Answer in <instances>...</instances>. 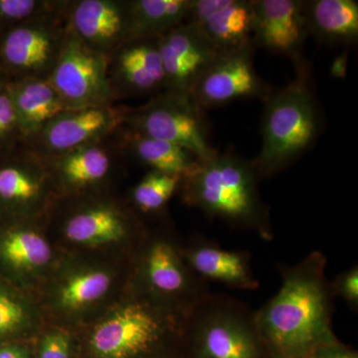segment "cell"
<instances>
[{"label":"cell","instance_id":"cell-1","mask_svg":"<svg viewBox=\"0 0 358 358\" xmlns=\"http://www.w3.org/2000/svg\"><path fill=\"white\" fill-rule=\"evenodd\" d=\"M326 266L324 256L313 252L281 268V288L254 313L273 358H312L320 348L338 341L331 329L334 296Z\"/></svg>","mask_w":358,"mask_h":358},{"label":"cell","instance_id":"cell-2","mask_svg":"<svg viewBox=\"0 0 358 358\" xmlns=\"http://www.w3.org/2000/svg\"><path fill=\"white\" fill-rule=\"evenodd\" d=\"M296 76L264 101L262 145L251 160L259 179L288 169L317 143L324 117L313 82L310 63L294 68Z\"/></svg>","mask_w":358,"mask_h":358},{"label":"cell","instance_id":"cell-3","mask_svg":"<svg viewBox=\"0 0 358 358\" xmlns=\"http://www.w3.org/2000/svg\"><path fill=\"white\" fill-rule=\"evenodd\" d=\"M259 180L252 162L218 152L183 178L180 187L185 203L208 217L272 240L270 211L261 197Z\"/></svg>","mask_w":358,"mask_h":358},{"label":"cell","instance_id":"cell-4","mask_svg":"<svg viewBox=\"0 0 358 358\" xmlns=\"http://www.w3.org/2000/svg\"><path fill=\"white\" fill-rule=\"evenodd\" d=\"M186 317L195 358H265L267 345L242 303L208 294Z\"/></svg>","mask_w":358,"mask_h":358},{"label":"cell","instance_id":"cell-5","mask_svg":"<svg viewBox=\"0 0 358 358\" xmlns=\"http://www.w3.org/2000/svg\"><path fill=\"white\" fill-rule=\"evenodd\" d=\"M70 2L0 33V71L10 78L48 79L60 55Z\"/></svg>","mask_w":358,"mask_h":358},{"label":"cell","instance_id":"cell-6","mask_svg":"<svg viewBox=\"0 0 358 358\" xmlns=\"http://www.w3.org/2000/svg\"><path fill=\"white\" fill-rule=\"evenodd\" d=\"M124 124L133 131L185 148L201 162L218 152L211 143L205 110L190 95L162 91L143 107L129 110Z\"/></svg>","mask_w":358,"mask_h":358},{"label":"cell","instance_id":"cell-7","mask_svg":"<svg viewBox=\"0 0 358 358\" xmlns=\"http://www.w3.org/2000/svg\"><path fill=\"white\" fill-rule=\"evenodd\" d=\"M109 66V56L90 48L67 24L60 55L48 81L57 92L65 110L112 106L115 95Z\"/></svg>","mask_w":358,"mask_h":358},{"label":"cell","instance_id":"cell-8","mask_svg":"<svg viewBox=\"0 0 358 358\" xmlns=\"http://www.w3.org/2000/svg\"><path fill=\"white\" fill-rule=\"evenodd\" d=\"M159 306L133 301L117 308L94 329L90 348L95 358H138L164 338L173 322Z\"/></svg>","mask_w":358,"mask_h":358},{"label":"cell","instance_id":"cell-9","mask_svg":"<svg viewBox=\"0 0 358 358\" xmlns=\"http://www.w3.org/2000/svg\"><path fill=\"white\" fill-rule=\"evenodd\" d=\"M254 45L218 54L192 92L193 101L206 110L240 100L264 101L273 88L254 65Z\"/></svg>","mask_w":358,"mask_h":358},{"label":"cell","instance_id":"cell-10","mask_svg":"<svg viewBox=\"0 0 358 358\" xmlns=\"http://www.w3.org/2000/svg\"><path fill=\"white\" fill-rule=\"evenodd\" d=\"M253 8L255 49L284 56L294 68L306 64L303 46L310 34L303 0H253Z\"/></svg>","mask_w":358,"mask_h":358},{"label":"cell","instance_id":"cell-11","mask_svg":"<svg viewBox=\"0 0 358 358\" xmlns=\"http://www.w3.org/2000/svg\"><path fill=\"white\" fill-rule=\"evenodd\" d=\"M143 277L152 296L185 305L187 313L207 294L204 284L173 242L157 238L143 254Z\"/></svg>","mask_w":358,"mask_h":358},{"label":"cell","instance_id":"cell-12","mask_svg":"<svg viewBox=\"0 0 358 358\" xmlns=\"http://www.w3.org/2000/svg\"><path fill=\"white\" fill-rule=\"evenodd\" d=\"M128 112L113 106L65 110L47 122L32 138L38 141L47 157H57L75 148L100 143L124 124Z\"/></svg>","mask_w":358,"mask_h":358},{"label":"cell","instance_id":"cell-13","mask_svg":"<svg viewBox=\"0 0 358 358\" xmlns=\"http://www.w3.org/2000/svg\"><path fill=\"white\" fill-rule=\"evenodd\" d=\"M164 66V91L192 96L195 85L218 53L201 33L183 23L157 38Z\"/></svg>","mask_w":358,"mask_h":358},{"label":"cell","instance_id":"cell-14","mask_svg":"<svg viewBox=\"0 0 358 358\" xmlns=\"http://www.w3.org/2000/svg\"><path fill=\"white\" fill-rule=\"evenodd\" d=\"M185 23L194 26L218 54L252 43L253 0H192Z\"/></svg>","mask_w":358,"mask_h":358},{"label":"cell","instance_id":"cell-15","mask_svg":"<svg viewBox=\"0 0 358 358\" xmlns=\"http://www.w3.org/2000/svg\"><path fill=\"white\" fill-rule=\"evenodd\" d=\"M68 26L90 48L110 57L120 47L129 42V1L70 2Z\"/></svg>","mask_w":358,"mask_h":358},{"label":"cell","instance_id":"cell-16","mask_svg":"<svg viewBox=\"0 0 358 358\" xmlns=\"http://www.w3.org/2000/svg\"><path fill=\"white\" fill-rule=\"evenodd\" d=\"M110 84L119 96L157 95L166 86L157 38L129 41L110 57Z\"/></svg>","mask_w":358,"mask_h":358},{"label":"cell","instance_id":"cell-17","mask_svg":"<svg viewBox=\"0 0 358 358\" xmlns=\"http://www.w3.org/2000/svg\"><path fill=\"white\" fill-rule=\"evenodd\" d=\"M185 257L193 272L204 281L212 280L240 289L259 287L250 256L243 251H231L201 240L186 250Z\"/></svg>","mask_w":358,"mask_h":358},{"label":"cell","instance_id":"cell-18","mask_svg":"<svg viewBox=\"0 0 358 358\" xmlns=\"http://www.w3.org/2000/svg\"><path fill=\"white\" fill-rule=\"evenodd\" d=\"M308 34L329 47L357 46L358 2L355 0H303Z\"/></svg>","mask_w":358,"mask_h":358},{"label":"cell","instance_id":"cell-19","mask_svg":"<svg viewBox=\"0 0 358 358\" xmlns=\"http://www.w3.org/2000/svg\"><path fill=\"white\" fill-rule=\"evenodd\" d=\"M6 82L22 138H32L47 122L65 110L48 79L25 78Z\"/></svg>","mask_w":358,"mask_h":358},{"label":"cell","instance_id":"cell-20","mask_svg":"<svg viewBox=\"0 0 358 358\" xmlns=\"http://www.w3.org/2000/svg\"><path fill=\"white\" fill-rule=\"evenodd\" d=\"M129 219L124 212L108 203H96L80 209L68 218L65 236L82 246L117 243L128 236Z\"/></svg>","mask_w":358,"mask_h":358},{"label":"cell","instance_id":"cell-21","mask_svg":"<svg viewBox=\"0 0 358 358\" xmlns=\"http://www.w3.org/2000/svg\"><path fill=\"white\" fill-rule=\"evenodd\" d=\"M46 182L41 167L32 159H13L0 164V207L30 211L43 201Z\"/></svg>","mask_w":358,"mask_h":358},{"label":"cell","instance_id":"cell-22","mask_svg":"<svg viewBox=\"0 0 358 358\" xmlns=\"http://www.w3.org/2000/svg\"><path fill=\"white\" fill-rule=\"evenodd\" d=\"M192 0H131L129 41L159 38L186 22Z\"/></svg>","mask_w":358,"mask_h":358},{"label":"cell","instance_id":"cell-23","mask_svg":"<svg viewBox=\"0 0 358 358\" xmlns=\"http://www.w3.org/2000/svg\"><path fill=\"white\" fill-rule=\"evenodd\" d=\"M127 147L150 171L185 178L201 164L192 152L169 141L152 138L129 129Z\"/></svg>","mask_w":358,"mask_h":358},{"label":"cell","instance_id":"cell-24","mask_svg":"<svg viewBox=\"0 0 358 358\" xmlns=\"http://www.w3.org/2000/svg\"><path fill=\"white\" fill-rule=\"evenodd\" d=\"M110 164V155L101 141L53 157L54 171L63 185L70 189L98 185L107 178Z\"/></svg>","mask_w":358,"mask_h":358},{"label":"cell","instance_id":"cell-25","mask_svg":"<svg viewBox=\"0 0 358 358\" xmlns=\"http://www.w3.org/2000/svg\"><path fill=\"white\" fill-rule=\"evenodd\" d=\"M47 240L28 227H13L0 235V262L17 274H34L50 263Z\"/></svg>","mask_w":358,"mask_h":358},{"label":"cell","instance_id":"cell-26","mask_svg":"<svg viewBox=\"0 0 358 358\" xmlns=\"http://www.w3.org/2000/svg\"><path fill=\"white\" fill-rule=\"evenodd\" d=\"M112 275L103 268H85L71 273L59 285L56 303L59 308L75 312L93 305L109 292Z\"/></svg>","mask_w":358,"mask_h":358},{"label":"cell","instance_id":"cell-27","mask_svg":"<svg viewBox=\"0 0 358 358\" xmlns=\"http://www.w3.org/2000/svg\"><path fill=\"white\" fill-rule=\"evenodd\" d=\"M182 178L150 171L133 190L134 203L145 213L159 211L180 187Z\"/></svg>","mask_w":358,"mask_h":358},{"label":"cell","instance_id":"cell-28","mask_svg":"<svg viewBox=\"0 0 358 358\" xmlns=\"http://www.w3.org/2000/svg\"><path fill=\"white\" fill-rule=\"evenodd\" d=\"M32 324L27 303L10 289L0 285V338L17 336Z\"/></svg>","mask_w":358,"mask_h":358},{"label":"cell","instance_id":"cell-29","mask_svg":"<svg viewBox=\"0 0 358 358\" xmlns=\"http://www.w3.org/2000/svg\"><path fill=\"white\" fill-rule=\"evenodd\" d=\"M65 2L49 0H0V33L42 14L55 10Z\"/></svg>","mask_w":358,"mask_h":358},{"label":"cell","instance_id":"cell-30","mask_svg":"<svg viewBox=\"0 0 358 358\" xmlns=\"http://www.w3.org/2000/svg\"><path fill=\"white\" fill-rule=\"evenodd\" d=\"M18 136H21L20 126L6 82L0 79V148H6Z\"/></svg>","mask_w":358,"mask_h":358},{"label":"cell","instance_id":"cell-31","mask_svg":"<svg viewBox=\"0 0 358 358\" xmlns=\"http://www.w3.org/2000/svg\"><path fill=\"white\" fill-rule=\"evenodd\" d=\"M38 358H72V341L62 331H52L40 341Z\"/></svg>","mask_w":358,"mask_h":358},{"label":"cell","instance_id":"cell-32","mask_svg":"<svg viewBox=\"0 0 358 358\" xmlns=\"http://www.w3.org/2000/svg\"><path fill=\"white\" fill-rule=\"evenodd\" d=\"M333 296H338L352 308L358 307V268L353 267L336 277L331 284Z\"/></svg>","mask_w":358,"mask_h":358},{"label":"cell","instance_id":"cell-33","mask_svg":"<svg viewBox=\"0 0 358 358\" xmlns=\"http://www.w3.org/2000/svg\"><path fill=\"white\" fill-rule=\"evenodd\" d=\"M312 358H357V355L336 341L320 348Z\"/></svg>","mask_w":358,"mask_h":358},{"label":"cell","instance_id":"cell-34","mask_svg":"<svg viewBox=\"0 0 358 358\" xmlns=\"http://www.w3.org/2000/svg\"><path fill=\"white\" fill-rule=\"evenodd\" d=\"M0 358H30L29 352L24 346L6 345L0 346Z\"/></svg>","mask_w":358,"mask_h":358},{"label":"cell","instance_id":"cell-35","mask_svg":"<svg viewBox=\"0 0 358 358\" xmlns=\"http://www.w3.org/2000/svg\"><path fill=\"white\" fill-rule=\"evenodd\" d=\"M348 53L341 54L334 59L333 65L331 67V76L334 78H345L346 76V70H348Z\"/></svg>","mask_w":358,"mask_h":358}]
</instances>
